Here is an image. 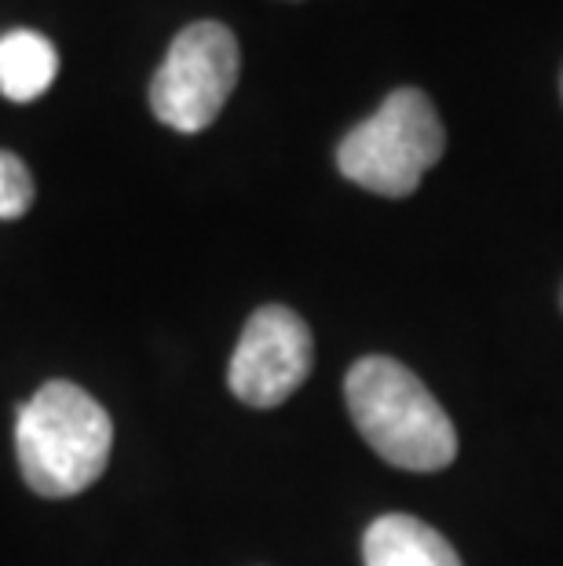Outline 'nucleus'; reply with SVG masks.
I'll return each instance as SVG.
<instances>
[{
  "label": "nucleus",
  "instance_id": "5",
  "mask_svg": "<svg viewBox=\"0 0 563 566\" xmlns=\"http://www.w3.org/2000/svg\"><path fill=\"white\" fill-rule=\"evenodd\" d=\"M311 366H315V344L307 322L290 307L268 304L249 315L227 366V384L246 406L271 409L301 388Z\"/></svg>",
  "mask_w": 563,
  "mask_h": 566
},
{
  "label": "nucleus",
  "instance_id": "8",
  "mask_svg": "<svg viewBox=\"0 0 563 566\" xmlns=\"http://www.w3.org/2000/svg\"><path fill=\"white\" fill-rule=\"evenodd\" d=\"M33 205V176L11 150H0V220H19Z\"/></svg>",
  "mask_w": 563,
  "mask_h": 566
},
{
  "label": "nucleus",
  "instance_id": "3",
  "mask_svg": "<svg viewBox=\"0 0 563 566\" xmlns=\"http://www.w3.org/2000/svg\"><path fill=\"white\" fill-rule=\"evenodd\" d=\"M447 132L421 88H395L374 117L355 125L337 147V168L355 187L380 198H410L439 165Z\"/></svg>",
  "mask_w": 563,
  "mask_h": 566
},
{
  "label": "nucleus",
  "instance_id": "7",
  "mask_svg": "<svg viewBox=\"0 0 563 566\" xmlns=\"http://www.w3.org/2000/svg\"><path fill=\"white\" fill-rule=\"evenodd\" d=\"M59 77L55 44L38 30H11L0 38V95L11 103H33Z\"/></svg>",
  "mask_w": 563,
  "mask_h": 566
},
{
  "label": "nucleus",
  "instance_id": "2",
  "mask_svg": "<svg viewBox=\"0 0 563 566\" xmlns=\"http://www.w3.org/2000/svg\"><path fill=\"white\" fill-rule=\"evenodd\" d=\"M114 450V420L85 388L48 380L19 402L15 453L22 479L41 497H74L95 486Z\"/></svg>",
  "mask_w": 563,
  "mask_h": 566
},
{
  "label": "nucleus",
  "instance_id": "6",
  "mask_svg": "<svg viewBox=\"0 0 563 566\" xmlns=\"http://www.w3.org/2000/svg\"><path fill=\"white\" fill-rule=\"evenodd\" d=\"M366 566H461L447 537L414 515L392 512L369 523L363 537Z\"/></svg>",
  "mask_w": 563,
  "mask_h": 566
},
{
  "label": "nucleus",
  "instance_id": "1",
  "mask_svg": "<svg viewBox=\"0 0 563 566\" xmlns=\"http://www.w3.org/2000/svg\"><path fill=\"white\" fill-rule=\"evenodd\" d=\"M344 399L358 436L380 461L403 472H442L458 457V431L421 377L385 355H366L347 369Z\"/></svg>",
  "mask_w": 563,
  "mask_h": 566
},
{
  "label": "nucleus",
  "instance_id": "4",
  "mask_svg": "<svg viewBox=\"0 0 563 566\" xmlns=\"http://www.w3.org/2000/svg\"><path fill=\"white\" fill-rule=\"evenodd\" d=\"M242 55L223 22H190L150 81V111L184 136L206 132L231 99Z\"/></svg>",
  "mask_w": 563,
  "mask_h": 566
}]
</instances>
